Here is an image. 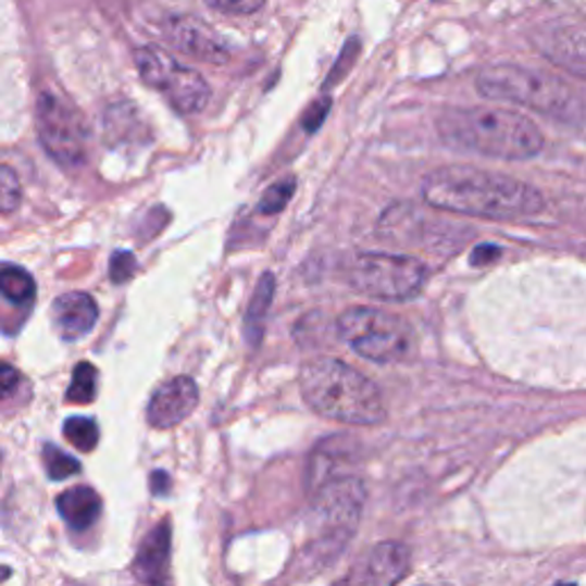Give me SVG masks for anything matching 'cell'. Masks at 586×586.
Segmentation results:
<instances>
[{
    "mask_svg": "<svg viewBox=\"0 0 586 586\" xmlns=\"http://www.w3.org/2000/svg\"><path fill=\"white\" fill-rule=\"evenodd\" d=\"M41 459H45V467L53 482H62L67 479V476L80 472V463L55 445H45V449H41Z\"/></svg>",
    "mask_w": 586,
    "mask_h": 586,
    "instance_id": "21",
    "label": "cell"
},
{
    "mask_svg": "<svg viewBox=\"0 0 586 586\" xmlns=\"http://www.w3.org/2000/svg\"><path fill=\"white\" fill-rule=\"evenodd\" d=\"M538 49L563 70L586 78V18L557 21L540 30Z\"/></svg>",
    "mask_w": 586,
    "mask_h": 586,
    "instance_id": "10",
    "label": "cell"
},
{
    "mask_svg": "<svg viewBox=\"0 0 586 586\" xmlns=\"http://www.w3.org/2000/svg\"><path fill=\"white\" fill-rule=\"evenodd\" d=\"M294 190H296V179L287 177V179H282L277 184H273L266 192H264V198L262 202H259V211L262 213H279L282 209H285L289 204V200L294 198Z\"/></svg>",
    "mask_w": 586,
    "mask_h": 586,
    "instance_id": "22",
    "label": "cell"
},
{
    "mask_svg": "<svg viewBox=\"0 0 586 586\" xmlns=\"http://www.w3.org/2000/svg\"><path fill=\"white\" fill-rule=\"evenodd\" d=\"M167 559H170V525L161 523L142 540L140 552L134 561V573L147 586H165Z\"/></svg>",
    "mask_w": 586,
    "mask_h": 586,
    "instance_id": "15",
    "label": "cell"
},
{
    "mask_svg": "<svg viewBox=\"0 0 586 586\" xmlns=\"http://www.w3.org/2000/svg\"><path fill=\"white\" fill-rule=\"evenodd\" d=\"M476 88L488 99L525 105L557 122L586 124V95L550 72L493 64L476 76Z\"/></svg>",
    "mask_w": 586,
    "mask_h": 586,
    "instance_id": "4",
    "label": "cell"
},
{
    "mask_svg": "<svg viewBox=\"0 0 586 586\" xmlns=\"http://www.w3.org/2000/svg\"><path fill=\"white\" fill-rule=\"evenodd\" d=\"M163 35L172 47H177L186 55L209 64H225L229 51L225 41L215 35L202 21L192 16H172L163 24Z\"/></svg>",
    "mask_w": 586,
    "mask_h": 586,
    "instance_id": "12",
    "label": "cell"
},
{
    "mask_svg": "<svg viewBox=\"0 0 586 586\" xmlns=\"http://www.w3.org/2000/svg\"><path fill=\"white\" fill-rule=\"evenodd\" d=\"M136 67L149 88L163 92L172 108L184 115L200 113L211 97V88L202 74L182 67L159 47H140L136 51Z\"/></svg>",
    "mask_w": 586,
    "mask_h": 586,
    "instance_id": "8",
    "label": "cell"
},
{
    "mask_svg": "<svg viewBox=\"0 0 586 586\" xmlns=\"http://www.w3.org/2000/svg\"><path fill=\"white\" fill-rule=\"evenodd\" d=\"M97 397V369L90 362H80L74 369L72 385L67 389V401L76 406H85Z\"/></svg>",
    "mask_w": 586,
    "mask_h": 586,
    "instance_id": "19",
    "label": "cell"
},
{
    "mask_svg": "<svg viewBox=\"0 0 586 586\" xmlns=\"http://www.w3.org/2000/svg\"><path fill=\"white\" fill-rule=\"evenodd\" d=\"M200 389L188 376H177L163 383L147 403V422L159 431L175 428L198 408Z\"/></svg>",
    "mask_w": 586,
    "mask_h": 586,
    "instance_id": "11",
    "label": "cell"
},
{
    "mask_svg": "<svg viewBox=\"0 0 586 586\" xmlns=\"http://www.w3.org/2000/svg\"><path fill=\"white\" fill-rule=\"evenodd\" d=\"M99 319V308L92 296L83 291H70L53 302V325L64 341H78L90 335Z\"/></svg>",
    "mask_w": 586,
    "mask_h": 586,
    "instance_id": "14",
    "label": "cell"
},
{
    "mask_svg": "<svg viewBox=\"0 0 586 586\" xmlns=\"http://www.w3.org/2000/svg\"><path fill=\"white\" fill-rule=\"evenodd\" d=\"M410 566V552L397 540H385L369 552L346 586H397Z\"/></svg>",
    "mask_w": 586,
    "mask_h": 586,
    "instance_id": "13",
    "label": "cell"
},
{
    "mask_svg": "<svg viewBox=\"0 0 586 586\" xmlns=\"http://www.w3.org/2000/svg\"><path fill=\"white\" fill-rule=\"evenodd\" d=\"M0 291L14 306H26L35 298V279L26 269L8 264L0 271Z\"/></svg>",
    "mask_w": 586,
    "mask_h": 586,
    "instance_id": "17",
    "label": "cell"
},
{
    "mask_svg": "<svg viewBox=\"0 0 586 586\" xmlns=\"http://www.w3.org/2000/svg\"><path fill=\"white\" fill-rule=\"evenodd\" d=\"M273 294H275V282H273V275H264L262 282H259L257 287V294L252 298V306H250V312H248V321H246V333H248V339L252 344H259V337H262V328H264V316L271 308V300H273Z\"/></svg>",
    "mask_w": 586,
    "mask_h": 586,
    "instance_id": "18",
    "label": "cell"
},
{
    "mask_svg": "<svg viewBox=\"0 0 586 586\" xmlns=\"http://www.w3.org/2000/svg\"><path fill=\"white\" fill-rule=\"evenodd\" d=\"M337 333L358 356L381 364L403 362L415 351L410 323L376 308L346 310L337 321Z\"/></svg>",
    "mask_w": 586,
    "mask_h": 586,
    "instance_id": "5",
    "label": "cell"
},
{
    "mask_svg": "<svg viewBox=\"0 0 586 586\" xmlns=\"http://www.w3.org/2000/svg\"><path fill=\"white\" fill-rule=\"evenodd\" d=\"M64 523H67L74 532L90 529L103 509L101 497L90 486H76L64 490L55 502Z\"/></svg>",
    "mask_w": 586,
    "mask_h": 586,
    "instance_id": "16",
    "label": "cell"
},
{
    "mask_svg": "<svg viewBox=\"0 0 586 586\" xmlns=\"http://www.w3.org/2000/svg\"><path fill=\"white\" fill-rule=\"evenodd\" d=\"M37 136L49 157L64 167H78L88 159V124L74 105L51 92L37 99Z\"/></svg>",
    "mask_w": 586,
    "mask_h": 586,
    "instance_id": "9",
    "label": "cell"
},
{
    "mask_svg": "<svg viewBox=\"0 0 586 586\" xmlns=\"http://www.w3.org/2000/svg\"><path fill=\"white\" fill-rule=\"evenodd\" d=\"M207 3L227 14H254L264 8L266 0H207Z\"/></svg>",
    "mask_w": 586,
    "mask_h": 586,
    "instance_id": "25",
    "label": "cell"
},
{
    "mask_svg": "<svg viewBox=\"0 0 586 586\" xmlns=\"http://www.w3.org/2000/svg\"><path fill=\"white\" fill-rule=\"evenodd\" d=\"M341 275L353 291L378 300H408L417 296L428 277L426 266L415 257L362 252L349 257Z\"/></svg>",
    "mask_w": 586,
    "mask_h": 586,
    "instance_id": "6",
    "label": "cell"
},
{
    "mask_svg": "<svg viewBox=\"0 0 586 586\" xmlns=\"http://www.w3.org/2000/svg\"><path fill=\"white\" fill-rule=\"evenodd\" d=\"M62 433L78 451H92L99 442V426L88 417H70L64 422Z\"/></svg>",
    "mask_w": 586,
    "mask_h": 586,
    "instance_id": "20",
    "label": "cell"
},
{
    "mask_svg": "<svg viewBox=\"0 0 586 586\" xmlns=\"http://www.w3.org/2000/svg\"><path fill=\"white\" fill-rule=\"evenodd\" d=\"M167 490H170V476L165 472H154V476H151V493L161 497Z\"/></svg>",
    "mask_w": 586,
    "mask_h": 586,
    "instance_id": "27",
    "label": "cell"
},
{
    "mask_svg": "<svg viewBox=\"0 0 586 586\" xmlns=\"http://www.w3.org/2000/svg\"><path fill=\"white\" fill-rule=\"evenodd\" d=\"M499 254H502L499 246H479V248L472 250L470 262L474 266H488L490 262H495V259H499Z\"/></svg>",
    "mask_w": 586,
    "mask_h": 586,
    "instance_id": "26",
    "label": "cell"
},
{
    "mask_svg": "<svg viewBox=\"0 0 586 586\" xmlns=\"http://www.w3.org/2000/svg\"><path fill=\"white\" fill-rule=\"evenodd\" d=\"M422 195L431 207L486 221H523L546 207L538 188L472 165L433 170L422 184Z\"/></svg>",
    "mask_w": 586,
    "mask_h": 586,
    "instance_id": "1",
    "label": "cell"
},
{
    "mask_svg": "<svg viewBox=\"0 0 586 586\" xmlns=\"http://www.w3.org/2000/svg\"><path fill=\"white\" fill-rule=\"evenodd\" d=\"M21 202V184L10 165L0 167V209L3 213H12Z\"/></svg>",
    "mask_w": 586,
    "mask_h": 586,
    "instance_id": "23",
    "label": "cell"
},
{
    "mask_svg": "<svg viewBox=\"0 0 586 586\" xmlns=\"http://www.w3.org/2000/svg\"><path fill=\"white\" fill-rule=\"evenodd\" d=\"M364 507V486L358 479H341L323 484L321 490L314 495V529L319 532L310 543L312 563L314 559L333 561L346 543L356 534L360 523V513Z\"/></svg>",
    "mask_w": 586,
    "mask_h": 586,
    "instance_id": "7",
    "label": "cell"
},
{
    "mask_svg": "<svg viewBox=\"0 0 586 586\" xmlns=\"http://www.w3.org/2000/svg\"><path fill=\"white\" fill-rule=\"evenodd\" d=\"M300 395L321 417L372 426L387 417L378 385L337 358H314L300 369Z\"/></svg>",
    "mask_w": 586,
    "mask_h": 586,
    "instance_id": "3",
    "label": "cell"
},
{
    "mask_svg": "<svg viewBox=\"0 0 586 586\" xmlns=\"http://www.w3.org/2000/svg\"><path fill=\"white\" fill-rule=\"evenodd\" d=\"M438 134L456 151L502 161L534 159L543 149V134L532 120L497 105L447 108L438 117Z\"/></svg>",
    "mask_w": 586,
    "mask_h": 586,
    "instance_id": "2",
    "label": "cell"
},
{
    "mask_svg": "<svg viewBox=\"0 0 586 586\" xmlns=\"http://www.w3.org/2000/svg\"><path fill=\"white\" fill-rule=\"evenodd\" d=\"M136 273V257L126 250H120L111 259V277L115 285H122L128 277H134Z\"/></svg>",
    "mask_w": 586,
    "mask_h": 586,
    "instance_id": "24",
    "label": "cell"
}]
</instances>
